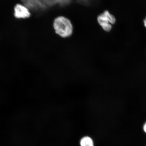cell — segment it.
Masks as SVG:
<instances>
[{"instance_id":"cell-4","label":"cell","mask_w":146,"mask_h":146,"mask_svg":"<svg viewBox=\"0 0 146 146\" xmlns=\"http://www.w3.org/2000/svg\"><path fill=\"white\" fill-rule=\"evenodd\" d=\"M81 146H94L92 140L89 137H84L80 141Z\"/></svg>"},{"instance_id":"cell-2","label":"cell","mask_w":146,"mask_h":146,"mask_svg":"<svg viewBox=\"0 0 146 146\" xmlns=\"http://www.w3.org/2000/svg\"><path fill=\"white\" fill-rule=\"evenodd\" d=\"M97 20L100 26L107 32L110 31L112 30V25H114L116 21L114 16L107 10L98 15Z\"/></svg>"},{"instance_id":"cell-1","label":"cell","mask_w":146,"mask_h":146,"mask_svg":"<svg viewBox=\"0 0 146 146\" xmlns=\"http://www.w3.org/2000/svg\"><path fill=\"white\" fill-rule=\"evenodd\" d=\"M53 27L56 33L61 37L68 38L72 35L73 26L68 18L63 16L58 17L54 19Z\"/></svg>"},{"instance_id":"cell-3","label":"cell","mask_w":146,"mask_h":146,"mask_svg":"<svg viewBox=\"0 0 146 146\" xmlns=\"http://www.w3.org/2000/svg\"><path fill=\"white\" fill-rule=\"evenodd\" d=\"M15 17L17 18H26L29 17L31 13L27 7L23 5L17 4L14 8Z\"/></svg>"},{"instance_id":"cell-6","label":"cell","mask_w":146,"mask_h":146,"mask_svg":"<svg viewBox=\"0 0 146 146\" xmlns=\"http://www.w3.org/2000/svg\"><path fill=\"white\" fill-rule=\"evenodd\" d=\"M144 25H145V26L146 27V17L145 19L144 20Z\"/></svg>"},{"instance_id":"cell-5","label":"cell","mask_w":146,"mask_h":146,"mask_svg":"<svg viewBox=\"0 0 146 146\" xmlns=\"http://www.w3.org/2000/svg\"><path fill=\"white\" fill-rule=\"evenodd\" d=\"M143 129L144 131H145V132L146 133V123L144 125Z\"/></svg>"}]
</instances>
